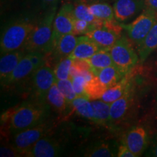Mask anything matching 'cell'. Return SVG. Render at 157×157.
Wrapping results in <instances>:
<instances>
[{"mask_svg":"<svg viewBox=\"0 0 157 157\" xmlns=\"http://www.w3.org/2000/svg\"><path fill=\"white\" fill-rule=\"evenodd\" d=\"M34 25L29 19H19L7 25L1 35V55L23 49Z\"/></svg>","mask_w":157,"mask_h":157,"instance_id":"3957f363","label":"cell"},{"mask_svg":"<svg viewBox=\"0 0 157 157\" xmlns=\"http://www.w3.org/2000/svg\"><path fill=\"white\" fill-rule=\"evenodd\" d=\"M57 7L44 13V16L35 25L23 47L25 52H40L50 53L52 50L53 22Z\"/></svg>","mask_w":157,"mask_h":157,"instance_id":"7a4b0ae2","label":"cell"},{"mask_svg":"<svg viewBox=\"0 0 157 157\" xmlns=\"http://www.w3.org/2000/svg\"><path fill=\"white\" fill-rule=\"evenodd\" d=\"M61 143L55 137L47 135L37 141L25 154L27 157H56L60 156L63 153Z\"/></svg>","mask_w":157,"mask_h":157,"instance_id":"7c38bea8","label":"cell"},{"mask_svg":"<svg viewBox=\"0 0 157 157\" xmlns=\"http://www.w3.org/2000/svg\"><path fill=\"white\" fill-rule=\"evenodd\" d=\"M38 68L33 61L31 52H26L15 67L13 73L6 80L4 86L10 85L21 81L27 76L31 75Z\"/></svg>","mask_w":157,"mask_h":157,"instance_id":"9a60e30c","label":"cell"},{"mask_svg":"<svg viewBox=\"0 0 157 157\" xmlns=\"http://www.w3.org/2000/svg\"><path fill=\"white\" fill-rule=\"evenodd\" d=\"M48 113L49 107L44 102L24 103L3 113L2 121L14 133L44 122Z\"/></svg>","mask_w":157,"mask_h":157,"instance_id":"6da1fadb","label":"cell"},{"mask_svg":"<svg viewBox=\"0 0 157 157\" xmlns=\"http://www.w3.org/2000/svg\"><path fill=\"white\" fill-rule=\"evenodd\" d=\"M63 1L66 2V3H72V2H77L78 0H63Z\"/></svg>","mask_w":157,"mask_h":157,"instance_id":"74e56055","label":"cell"},{"mask_svg":"<svg viewBox=\"0 0 157 157\" xmlns=\"http://www.w3.org/2000/svg\"><path fill=\"white\" fill-rule=\"evenodd\" d=\"M117 157H136L132 151L124 143H121L118 147Z\"/></svg>","mask_w":157,"mask_h":157,"instance_id":"e575fe53","label":"cell"},{"mask_svg":"<svg viewBox=\"0 0 157 157\" xmlns=\"http://www.w3.org/2000/svg\"><path fill=\"white\" fill-rule=\"evenodd\" d=\"M130 41L125 35H121L109 50L114 66L124 75L132 72L140 61L138 54L135 52Z\"/></svg>","mask_w":157,"mask_h":157,"instance_id":"277c9868","label":"cell"},{"mask_svg":"<svg viewBox=\"0 0 157 157\" xmlns=\"http://www.w3.org/2000/svg\"><path fill=\"white\" fill-rule=\"evenodd\" d=\"M71 105L80 117L94 122V110L89 99L84 97H76L71 103Z\"/></svg>","mask_w":157,"mask_h":157,"instance_id":"484cf974","label":"cell"},{"mask_svg":"<svg viewBox=\"0 0 157 157\" xmlns=\"http://www.w3.org/2000/svg\"><path fill=\"white\" fill-rule=\"evenodd\" d=\"M56 83L58 86V89L60 90V91L66 98L68 104L71 105V103L77 97L74 90L73 85H72L71 80L70 78H68V79L56 80Z\"/></svg>","mask_w":157,"mask_h":157,"instance_id":"f546056e","label":"cell"},{"mask_svg":"<svg viewBox=\"0 0 157 157\" xmlns=\"http://www.w3.org/2000/svg\"><path fill=\"white\" fill-rule=\"evenodd\" d=\"M122 27L117 21L104 22L102 26L93 29L86 35L93 39L102 50L109 49L121 36Z\"/></svg>","mask_w":157,"mask_h":157,"instance_id":"52a82bcc","label":"cell"},{"mask_svg":"<svg viewBox=\"0 0 157 157\" xmlns=\"http://www.w3.org/2000/svg\"><path fill=\"white\" fill-rule=\"evenodd\" d=\"M118 148L114 142L101 140L85 149L83 156L85 157H114L117 156Z\"/></svg>","mask_w":157,"mask_h":157,"instance_id":"ac0fdd59","label":"cell"},{"mask_svg":"<svg viewBox=\"0 0 157 157\" xmlns=\"http://www.w3.org/2000/svg\"><path fill=\"white\" fill-rule=\"evenodd\" d=\"M73 65V59L70 57L63 58L57 63L53 69L56 80L70 78V71Z\"/></svg>","mask_w":157,"mask_h":157,"instance_id":"f1b7e54d","label":"cell"},{"mask_svg":"<svg viewBox=\"0 0 157 157\" xmlns=\"http://www.w3.org/2000/svg\"><path fill=\"white\" fill-rule=\"evenodd\" d=\"M0 156H22L14 147L11 146H1L0 149Z\"/></svg>","mask_w":157,"mask_h":157,"instance_id":"836d02e7","label":"cell"},{"mask_svg":"<svg viewBox=\"0 0 157 157\" xmlns=\"http://www.w3.org/2000/svg\"><path fill=\"white\" fill-rule=\"evenodd\" d=\"M56 81L53 69L46 64L39 67L32 74V88L39 101H46L49 90Z\"/></svg>","mask_w":157,"mask_h":157,"instance_id":"9c48e42d","label":"cell"},{"mask_svg":"<svg viewBox=\"0 0 157 157\" xmlns=\"http://www.w3.org/2000/svg\"><path fill=\"white\" fill-rule=\"evenodd\" d=\"M132 73V71L127 74L118 83L107 89L101 97V100L106 103H111L120 98L133 84Z\"/></svg>","mask_w":157,"mask_h":157,"instance_id":"d6986e66","label":"cell"},{"mask_svg":"<svg viewBox=\"0 0 157 157\" xmlns=\"http://www.w3.org/2000/svg\"><path fill=\"white\" fill-rule=\"evenodd\" d=\"M107 89L101 83L97 76H94L85 84V92L90 101L101 99Z\"/></svg>","mask_w":157,"mask_h":157,"instance_id":"83f0119b","label":"cell"},{"mask_svg":"<svg viewBox=\"0 0 157 157\" xmlns=\"http://www.w3.org/2000/svg\"><path fill=\"white\" fill-rule=\"evenodd\" d=\"M90 66V71L93 73L96 71L113 66V62L109 51L101 49L93 56L85 60Z\"/></svg>","mask_w":157,"mask_h":157,"instance_id":"603a6c76","label":"cell"},{"mask_svg":"<svg viewBox=\"0 0 157 157\" xmlns=\"http://www.w3.org/2000/svg\"><path fill=\"white\" fill-rule=\"evenodd\" d=\"M51 128L52 127L50 123L44 121L36 126L13 133L12 146L21 156H25V154L37 141L50 133Z\"/></svg>","mask_w":157,"mask_h":157,"instance_id":"8992f818","label":"cell"},{"mask_svg":"<svg viewBox=\"0 0 157 157\" xmlns=\"http://www.w3.org/2000/svg\"><path fill=\"white\" fill-rule=\"evenodd\" d=\"M26 53L23 49L13 50L1 55L0 59V80L1 84L4 86L6 80L13 73L15 67Z\"/></svg>","mask_w":157,"mask_h":157,"instance_id":"5bb4252c","label":"cell"},{"mask_svg":"<svg viewBox=\"0 0 157 157\" xmlns=\"http://www.w3.org/2000/svg\"><path fill=\"white\" fill-rule=\"evenodd\" d=\"M94 110V123L106 126L111 124L110 120V105L111 103L102 101L94 100L91 101Z\"/></svg>","mask_w":157,"mask_h":157,"instance_id":"7402d4cb","label":"cell"},{"mask_svg":"<svg viewBox=\"0 0 157 157\" xmlns=\"http://www.w3.org/2000/svg\"><path fill=\"white\" fill-rule=\"evenodd\" d=\"M90 12L98 19L103 22L116 21L113 8L109 4L105 2H93L88 5Z\"/></svg>","mask_w":157,"mask_h":157,"instance_id":"d4e9b609","label":"cell"},{"mask_svg":"<svg viewBox=\"0 0 157 157\" xmlns=\"http://www.w3.org/2000/svg\"><path fill=\"white\" fill-rule=\"evenodd\" d=\"M122 143L138 157L142 156L148 145V133L146 127L137 125L131 127L124 135Z\"/></svg>","mask_w":157,"mask_h":157,"instance_id":"8fae6325","label":"cell"},{"mask_svg":"<svg viewBox=\"0 0 157 157\" xmlns=\"http://www.w3.org/2000/svg\"><path fill=\"white\" fill-rule=\"evenodd\" d=\"M75 18L73 4H64L56 13L54 19L52 50L60 36L67 34H74V23Z\"/></svg>","mask_w":157,"mask_h":157,"instance_id":"ba28073f","label":"cell"},{"mask_svg":"<svg viewBox=\"0 0 157 157\" xmlns=\"http://www.w3.org/2000/svg\"><path fill=\"white\" fill-rule=\"evenodd\" d=\"M116 21L124 23L133 21L146 8L145 0H114L113 5Z\"/></svg>","mask_w":157,"mask_h":157,"instance_id":"30bf717a","label":"cell"},{"mask_svg":"<svg viewBox=\"0 0 157 157\" xmlns=\"http://www.w3.org/2000/svg\"><path fill=\"white\" fill-rule=\"evenodd\" d=\"M46 101L48 102L51 107L56 109L59 113H63L67 109L68 103L66 101V98L63 95L56 82L49 90L47 95Z\"/></svg>","mask_w":157,"mask_h":157,"instance_id":"cb8c5ba5","label":"cell"},{"mask_svg":"<svg viewBox=\"0 0 157 157\" xmlns=\"http://www.w3.org/2000/svg\"><path fill=\"white\" fill-rule=\"evenodd\" d=\"M135 98L134 84L120 98L111 103L110 105V120L111 123L119 122L122 120L132 108Z\"/></svg>","mask_w":157,"mask_h":157,"instance_id":"4fadbf2b","label":"cell"},{"mask_svg":"<svg viewBox=\"0 0 157 157\" xmlns=\"http://www.w3.org/2000/svg\"><path fill=\"white\" fill-rule=\"evenodd\" d=\"M146 7L157 12V0H145Z\"/></svg>","mask_w":157,"mask_h":157,"instance_id":"8d00e7d4","label":"cell"},{"mask_svg":"<svg viewBox=\"0 0 157 157\" xmlns=\"http://www.w3.org/2000/svg\"><path fill=\"white\" fill-rule=\"evenodd\" d=\"M96 27L92 23L84 20L75 18L74 23V34L86 35Z\"/></svg>","mask_w":157,"mask_h":157,"instance_id":"1f68e13d","label":"cell"},{"mask_svg":"<svg viewBox=\"0 0 157 157\" xmlns=\"http://www.w3.org/2000/svg\"><path fill=\"white\" fill-rule=\"evenodd\" d=\"M140 62H144L157 49V21L151 29L144 40L137 48Z\"/></svg>","mask_w":157,"mask_h":157,"instance_id":"ffe728a7","label":"cell"},{"mask_svg":"<svg viewBox=\"0 0 157 157\" xmlns=\"http://www.w3.org/2000/svg\"><path fill=\"white\" fill-rule=\"evenodd\" d=\"M74 15L76 18L87 21L93 24L96 28L102 26L104 23L103 21L94 16L90 12L88 5L83 2L76 3L74 5Z\"/></svg>","mask_w":157,"mask_h":157,"instance_id":"4316f807","label":"cell"},{"mask_svg":"<svg viewBox=\"0 0 157 157\" xmlns=\"http://www.w3.org/2000/svg\"><path fill=\"white\" fill-rule=\"evenodd\" d=\"M71 80L74 90L77 95V97H84L88 99V97L85 92V84L87 78L83 75H76L71 76L70 78Z\"/></svg>","mask_w":157,"mask_h":157,"instance_id":"4dcf8cb0","label":"cell"},{"mask_svg":"<svg viewBox=\"0 0 157 157\" xmlns=\"http://www.w3.org/2000/svg\"><path fill=\"white\" fill-rule=\"evenodd\" d=\"M32 5V7L38 10L44 11L47 13L50 10L58 7L59 0H29Z\"/></svg>","mask_w":157,"mask_h":157,"instance_id":"d6a6232c","label":"cell"},{"mask_svg":"<svg viewBox=\"0 0 157 157\" xmlns=\"http://www.w3.org/2000/svg\"><path fill=\"white\" fill-rule=\"evenodd\" d=\"M101 50L99 46L87 35H80L78 37L77 44L69 56L72 59L87 60Z\"/></svg>","mask_w":157,"mask_h":157,"instance_id":"e0dca14e","label":"cell"},{"mask_svg":"<svg viewBox=\"0 0 157 157\" xmlns=\"http://www.w3.org/2000/svg\"><path fill=\"white\" fill-rule=\"evenodd\" d=\"M157 21V12L146 7L136 18L129 23H120L127 36L136 47L144 40L151 29Z\"/></svg>","mask_w":157,"mask_h":157,"instance_id":"5b68a950","label":"cell"},{"mask_svg":"<svg viewBox=\"0 0 157 157\" xmlns=\"http://www.w3.org/2000/svg\"><path fill=\"white\" fill-rule=\"evenodd\" d=\"M93 74L97 76L101 83L106 89H109V87L118 83L121 79H122L124 76H126L124 75L114 65L94 71Z\"/></svg>","mask_w":157,"mask_h":157,"instance_id":"44dd1931","label":"cell"},{"mask_svg":"<svg viewBox=\"0 0 157 157\" xmlns=\"http://www.w3.org/2000/svg\"><path fill=\"white\" fill-rule=\"evenodd\" d=\"M77 41L78 37L74 34H67L60 36L50 52L53 60L58 63L62 59L69 57L75 48Z\"/></svg>","mask_w":157,"mask_h":157,"instance_id":"2e32d148","label":"cell"},{"mask_svg":"<svg viewBox=\"0 0 157 157\" xmlns=\"http://www.w3.org/2000/svg\"><path fill=\"white\" fill-rule=\"evenodd\" d=\"M146 156L157 157V137L154 140V142H153L151 146L149 148L148 151L146 153Z\"/></svg>","mask_w":157,"mask_h":157,"instance_id":"d590c367","label":"cell"}]
</instances>
